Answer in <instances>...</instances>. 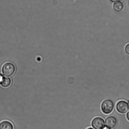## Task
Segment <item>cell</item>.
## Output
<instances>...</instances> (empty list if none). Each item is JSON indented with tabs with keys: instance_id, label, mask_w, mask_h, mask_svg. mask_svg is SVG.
<instances>
[{
	"instance_id": "obj_3",
	"label": "cell",
	"mask_w": 129,
	"mask_h": 129,
	"mask_svg": "<svg viewBox=\"0 0 129 129\" xmlns=\"http://www.w3.org/2000/svg\"><path fill=\"white\" fill-rule=\"evenodd\" d=\"M92 125L94 129H103L105 126V121L101 117H96L92 120Z\"/></svg>"
},
{
	"instance_id": "obj_15",
	"label": "cell",
	"mask_w": 129,
	"mask_h": 129,
	"mask_svg": "<svg viewBox=\"0 0 129 129\" xmlns=\"http://www.w3.org/2000/svg\"><path fill=\"white\" fill-rule=\"evenodd\" d=\"M128 106H129V101H128Z\"/></svg>"
},
{
	"instance_id": "obj_2",
	"label": "cell",
	"mask_w": 129,
	"mask_h": 129,
	"mask_svg": "<svg viewBox=\"0 0 129 129\" xmlns=\"http://www.w3.org/2000/svg\"><path fill=\"white\" fill-rule=\"evenodd\" d=\"M15 71V67L13 64L8 62L5 64L2 67V71L5 76L9 77L12 76Z\"/></svg>"
},
{
	"instance_id": "obj_9",
	"label": "cell",
	"mask_w": 129,
	"mask_h": 129,
	"mask_svg": "<svg viewBox=\"0 0 129 129\" xmlns=\"http://www.w3.org/2000/svg\"><path fill=\"white\" fill-rule=\"evenodd\" d=\"M125 51L126 53L129 55V44H127L125 47Z\"/></svg>"
},
{
	"instance_id": "obj_8",
	"label": "cell",
	"mask_w": 129,
	"mask_h": 129,
	"mask_svg": "<svg viewBox=\"0 0 129 129\" xmlns=\"http://www.w3.org/2000/svg\"><path fill=\"white\" fill-rule=\"evenodd\" d=\"M0 83L2 87H7L10 85L11 83V80L10 78L3 77Z\"/></svg>"
},
{
	"instance_id": "obj_14",
	"label": "cell",
	"mask_w": 129,
	"mask_h": 129,
	"mask_svg": "<svg viewBox=\"0 0 129 129\" xmlns=\"http://www.w3.org/2000/svg\"><path fill=\"white\" fill-rule=\"evenodd\" d=\"M87 129H94L92 128V127H89V128H87Z\"/></svg>"
},
{
	"instance_id": "obj_1",
	"label": "cell",
	"mask_w": 129,
	"mask_h": 129,
	"mask_svg": "<svg viewBox=\"0 0 129 129\" xmlns=\"http://www.w3.org/2000/svg\"><path fill=\"white\" fill-rule=\"evenodd\" d=\"M114 106V103L111 100H106L102 103L101 105V110L104 113L108 114L111 113L113 111Z\"/></svg>"
},
{
	"instance_id": "obj_5",
	"label": "cell",
	"mask_w": 129,
	"mask_h": 129,
	"mask_svg": "<svg viewBox=\"0 0 129 129\" xmlns=\"http://www.w3.org/2000/svg\"><path fill=\"white\" fill-rule=\"evenodd\" d=\"M117 120L114 116H111L107 118L106 120V126L111 129L113 128L117 125Z\"/></svg>"
},
{
	"instance_id": "obj_10",
	"label": "cell",
	"mask_w": 129,
	"mask_h": 129,
	"mask_svg": "<svg viewBox=\"0 0 129 129\" xmlns=\"http://www.w3.org/2000/svg\"><path fill=\"white\" fill-rule=\"evenodd\" d=\"M3 76H2V75L0 74V82L2 81V79H3Z\"/></svg>"
},
{
	"instance_id": "obj_4",
	"label": "cell",
	"mask_w": 129,
	"mask_h": 129,
	"mask_svg": "<svg viewBox=\"0 0 129 129\" xmlns=\"http://www.w3.org/2000/svg\"><path fill=\"white\" fill-rule=\"evenodd\" d=\"M116 108L118 112L123 114L126 113L129 109L128 105L124 101H119L116 105Z\"/></svg>"
},
{
	"instance_id": "obj_12",
	"label": "cell",
	"mask_w": 129,
	"mask_h": 129,
	"mask_svg": "<svg viewBox=\"0 0 129 129\" xmlns=\"http://www.w3.org/2000/svg\"><path fill=\"white\" fill-rule=\"evenodd\" d=\"M111 1L112 2H116L119 1L120 0H111Z\"/></svg>"
},
{
	"instance_id": "obj_11",
	"label": "cell",
	"mask_w": 129,
	"mask_h": 129,
	"mask_svg": "<svg viewBox=\"0 0 129 129\" xmlns=\"http://www.w3.org/2000/svg\"><path fill=\"white\" fill-rule=\"evenodd\" d=\"M126 116H127V118L128 120L129 121V111L127 113V115H126Z\"/></svg>"
},
{
	"instance_id": "obj_13",
	"label": "cell",
	"mask_w": 129,
	"mask_h": 129,
	"mask_svg": "<svg viewBox=\"0 0 129 129\" xmlns=\"http://www.w3.org/2000/svg\"><path fill=\"white\" fill-rule=\"evenodd\" d=\"M103 129H111L107 127V126H105V127Z\"/></svg>"
},
{
	"instance_id": "obj_7",
	"label": "cell",
	"mask_w": 129,
	"mask_h": 129,
	"mask_svg": "<svg viewBox=\"0 0 129 129\" xmlns=\"http://www.w3.org/2000/svg\"><path fill=\"white\" fill-rule=\"evenodd\" d=\"M114 9L115 10L118 12H121L123 10L124 6L122 2H117L114 4Z\"/></svg>"
},
{
	"instance_id": "obj_6",
	"label": "cell",
	"mask_w": 129,
	"mask_h": 129,
	"mask_svg": "<svg viewBox=\"0 0 129 129\" xmlns=\"http://www.w3.org/2000/svg\"><path fill=\"white\" fill-rule=\"evenodd\" d=\"M0 129H13V126L10 121H4L0 123Z\"/></svg>"
}]
</instances>
